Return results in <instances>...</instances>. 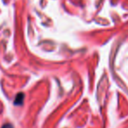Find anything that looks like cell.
Segmentation results:
<instances>
[{
  "label": "cell",
  "instance_id": "1",
  "mask_svg": "<svg viewBox=\"0 0 128 128\" xmlns=\"http://www.w3.org/2000/svg\"><path fill=\"white\" fill-rule=\"evenodd\" d=\"M23 100H24V94L23 93H18L16 96V99H15V104L16 105L22 104Z\"/></svg>",
  "mask_w": 128,
  "mask_h": 128
},
{
  "label": "cell",
  "instance_id": "2",
  "mask_svg": "<svg viewBox=\"0 0 128 128\" xmlns=\"http://www.w3.org/2000/svg\"><path fill=\"white\" fill-rule=\"evenodd\" d=\"M2 128H13V126L11 124H6L2 126Z\"/></svg>",
  "mask_w": 128,
  "mask_h": 128
}]
</instances>
